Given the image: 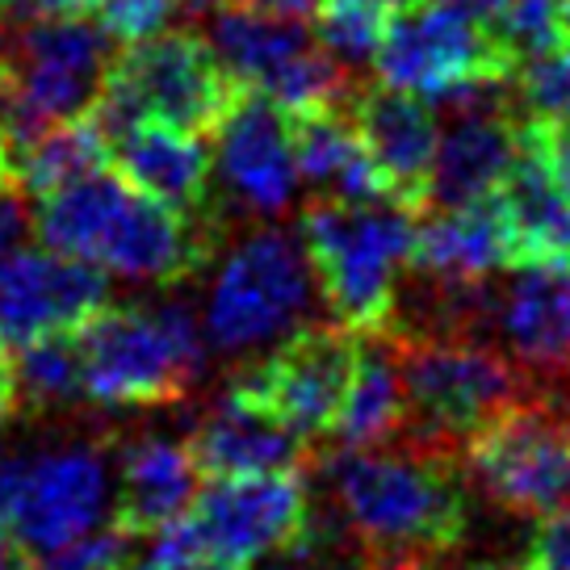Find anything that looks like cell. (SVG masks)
Segmentation results:
<instances>
[{"label": "cell", "mask_w": 570, "mask_h": 570, "mask_svg": "<svg viewBox=\"0 0 570 570\" xmlns=\"http://www.w3.org/2000/svg\"><path fill=\"white\" fill-rule=\"evenodd\" d=\"M399 428H403V377L394 344L386 332H361L353 382L327 428V441L336 449H370L394 441Z\"/></svg>", "instance_id": "cell-26"}, {"label": "cell", "mask_w": 570, "mask_h": 570, "mask_svg": "<svg viewBox=\"0 0 570 570\" xmlns=\"http://www.w3.org/2000/svg\"><path fill=\"white\" fill-rule=\"evenodd\" d=\"M403 377V428L411 445L458 453L524 394L520 365L470 332H386Z\"/></svg>", "instance_id": "cell-4"}, {"label": "cell", "mask_w": 570, "mask_h": 570, "mask_svg": "<svg viewBox=\"0 0 570 570\" xmlns=\"http://www.w3.org/2000/svg\"><path fill=\"white\" fill-rule=\"evenodd\" d=\"M206 42L235 76V85L265 92L289 118L344 106L356 85L353 71L340 68L320 42H311L298 21L265 18L244 4L223 9L210 21Z\"/></svg>", "instance_id": "cell-13"}, {"label": "cell", "mask_w": 570, "mask_h": 570, "mask_svg": "<svg viewBox=\"0 0 570 570\" xmlns=\"http://www.w3.org/2000/svg\"><path fill=\"white\" fill-rule=\"evenodd\" d=\"M311 495L303 470L239 474L197 482L180 517L197 562L223 570H252L268 553L289 550L306 533Z\"/></svg>", "instance_id": "cell-11"}, {"label": "cell", "mask_w": 570, "mask_h": 570, "mask_svg": "<svg viewBox=\"0 0 570 570\" xmlns=\"http://www.w3.org/2000/svg\"><path fill=\"white\" fill-rule=\"evenodd\" d=\"M35 558L21 550V541L0 524V570H30Z\"/></svg>", "instance_id": "cell-39"}, {"label": "cell", "mask_w": 570, "mask_h": 570, "mask_svg": "<svg viewBox=\"0 0 570 570\" xmlns=\"http://www.w3.org/2000/svg\"><path fill=\"white\" fill-rule=\"evenodd\" d=\"M177 0H97V21L114 42H139L156 35L177 13Z\"/></svg>", "instance_id": "cell-33"}, {"label": "cell", "mask_w": 570, "mask_h": 570, "mask_svg": "<svg viewBox=\"0 0 570 570\" xmlns=\"http://www.w3.org/2000/svg\"><path fill=\"white\" fill-rule=\"evenodd\" d=\"M0 185H13V142L4 122H0Z\"/></svg>", "instance_id": "cell-40"}, {"label": "cell", "mask_w": 570, "mask_h": 570, "mask_svg": "<svg viewBox=\"0 0 570 570\" xmlns=\"http://www.w3.org/2000/svg\"><path fill=\"white\" fill-rule=\"evenodd\" d=\"M453 4H462V9H470V13H479V18H495L499 13V4H503V0H453Z\"/></svg>", "instance_id": "cell-41"}, {"label": "cell", "mask_w": 570, "mask_h": 570, "mask_svg": "<svg viewBox=\"0 0 570 570\" xmlns=\"http://www.w3.org/2000/svg\"><path fill=\"white\" fill-rule=\"evenodd\" d=\"M524 570H570V508L546 517V524L537 529L533 546H529Z\"/></svg>", "instance_id": "cell-34"}, {"label": "cell", "mask_w": 570, "mask_h": 570, "mask_svg": "<svg viewBox=\"0 0 570 570\" xmlns=\"http://www.w3.org/2000/svg\"><path fill=\"white\" fill-rule=\"evenodd\" d=\"M142 537L126 533L122 524L109 520L106 529H92L80 541H71L63 550L47 553V558H35L30 570H126L139 553Z\"/></svg>", "instance_id": "cell-31"}, {"label": "cell", "mask_w": 570, "mask_h": 570, "mask_svg": "<svg viewBox=\"0 0 570 570\" xmlns=\"http://www.w3.org/2000/svg\"><path fill=\"white\" fill-rule=\"evenodd\" d=\"M109 164L118 168L126 185H135L164 206L194 214V218H218V197L210 185L214 160L206 135L160 122V118H142L109 139Z\"/></svg>", "instance_id": "cell-19"}, {"label": "cell", "mask_w": 570, "mask_h": 570, "mask_svg": "<svg viewBox=\"0 0 570 570\" xmlns=\"http://www.w3.org/2000/svg\"><path fill=\"white\" fill-rule=\"evenodd\" d=\"M391 4L394 0H320V47L348 71L374 63L391 26Z\"/></svg>", "instance_id": "cell-29"}, {"label": "cell", "mask_w": 570, "mask_h": 570, "mask_svg": "<svg viewBox=\"0 0 570 570\" xmlns=\"http://www.w3.org/2000/svg\"><path fill=\"white\" fill-rule=\"evenodd\" d=\"M520 160V126L503 106L453 109V122L436 139L428 168L424 206H474L491 202Z\"/></svg>", "instance_id": "cell-20"}, {"label": "cell", "mask_w": 570, "mask_h": 570, "mask_svg": "<svg viewBox=\"0 0 570 570\" xmlns=\"http://www.w3.org/2000/svg\"><path fill=\"white\" fill-rule=\"evenodd\" d=\"M35 235V210L26 206V194L18 185H0V256L26 248Z\"/></svg>", "instance_id": "cell-35"}, {"label": "cell", "mask_w": 570, "mask_h": 570, "mask_svg": "<svg viewBox=\"0 0 570 570\" xmlns=\"http://www.w3.org/2000/svg\"><path fill=\"white\" fill-rule=\"evenodd\" d=\"M214 173L223 194L252 218H277L298 194L289 114L265 92L244 89L214 126Z\"/></svg>", "instance_id": "cell-16"}, {"label": "cell", "mask_w": 570, "mask_h": 570, "mask_svg": "<svg viewBox=\"0 0 570 570\" xmlns=\"http://www.w3.org/2000/svg\"><path fill=\"white\" fill-rule=\"evenodd\" d=\"M470 479L491 503L517 517H553L570 508V407L524 403L495 415L465 445Z\"/></svg>", "instance_id": "cell-12"}, {"label": "cell", "mask_w": 570, "mask_h": 570, "mask_svg": "<svg viewBox=\"0 0 570 570\" xmlns=\"http://www.w3.org/2000/svg\"><path fill=\"white\" fill-rule=\"evenodd\" d=\"M85 394L97 407H173L197 386L210 361L202 320L185 303L101 306L76 327Z\"/></svg>", "instance_id": "cell-3"}, {"label": "cell", "mask_w": 570, "mask_h": 570, "mask_svg": "<svg viewBox=\"0 0 570 570\" xmlns=\"http://www.w3.org/2000/svg\"><path fill=\"white\" fill-rule=\"evenodd\" d=\"M491 30L517 63L553 55L570 38V0H503Z\"/></svg>", "instance_id": "cell-30"}, {"label": "cell", "mask_w": 570, "mask_h": 570, "mask_svg": "<svg viewBox=\"0 0 570 570\" xmlns=\"http://www.w3.org/2000/svg\"><path fill=\"white\" fill-rule=\"evenodd\" d=\"M109 164V142L97 130L89 114L85 118H68L47 130H38L35 139H26L13 151V185L26 197H42L68 185L76 177H89L97 168Z\"/></svg>", "instance_id": "cell-27"}, {"label": "cell", "mask_w": 570, "mask_h": 570, "mask_svg": "<svg viewBox=\"0 0 570 570\" xmlns=\"http://www.w3.org/2000/svg\"><path fill=\"white\" fill-rule=\"evenodd\" d=\"M114 517V462L101 441L0 445V524L30 558L63 550Z\"/></svg>", "instance_id": "cell-9"}, {"label": "cell", "mask_w": 570, "mask_h": 570, "mask_svg": "<svg viewBox=\"0 0 570 570\" xmlns=\"http://www.w3.org/2000/svg\"><path fill=\"white\" fill-rule=\"evenodd\" d=\"M344 109H348L370 160L377 164V173L386 180L394 206H407L411 214L424 210L428 168H432L436 139H441L436 109L428 106L424 97L391 89L382 80L353 85Z\"/></svg>", "instance_id": "cell-18"}, {"label": "cell", "mask_w": 570, "mask_h": 570, "mask_svg": "<svg viewBox=\"0 0 570 570\" xmlns=\"http://www.w3.org/2000/svg\"><path fill=\"white\" fill-rule=\"evenodd\" d=\"M109 59L114 38L89 13L0 26V122L13 151L47 126L85 118L106 85Z\"/></svg>", "instance_id": "cell-8"}, {"label": "cell", "mask_w": 570, "mask_h": 570, "mask_svg": "<svg viewBox=\"0 0 570 570\" xmlns=\"http://www.w3.org/2000/svg\"><path fill=\"white\" fill-rule=\"evenodd\" d=\"M294 135V164L298 180H311L320 197L336 202H391V189L370 160L365 142L356 135L348 109H315L303 118H289Z\"/></svg>", "instance_id": "cell-24"}, {"label": "cell", "mask_w": 570, "mask_h": 570, "mask_svg": "<svg viewBox=\"0 0 570 570\" xmlns=\"http://www.w3.org/2000/svg\"><path fill=\"white\" fill-rule=\"evenodd\" d=\"M407 265L428 285H445V289H474L495 268L517 265L512 235H508L495 197L474 202V206H449V210L415 223Z\"/></svg>", "instance_id": "cell-22"}, {"label": "cell", "mask_w": 570, "mask_h": 570, "mask_svg": "<svg viewBox=\"0 0 570 570\" xmlns=\"http://www.w3.org/2000/svg\"><path fill=\"white\" fill-rule=\"evenodd\" d=\"M189 570H223V567H210V562H194Z\"/></svg>", "instance_id": "cell-44"}, {"label": "cell", "mask_w": 570, "mask_h": 570, "mask_svg": "<svg viewBox=\"0 0 570 570\" xmlns=\"http://www.w3.org/2000/svg\"><path fill=\"white\" fill-rule=\"evenodd\" d=\"M35 232L42 248L89 261L101 273L173 285L206 268L223 223L173 210L118 173L97 168L38 197Z\"/></svg>", "instance_id": "cell-2"}, {"label": "cell", "mask_w": 570, "mask_h": 570, "mask_svg": "<svg viewBox=\"0 0 570 570\" xmlns=\"http://www.w3.org/2000/svg\"><path fill=\"white\" fill-rule=\"evenodd\" d=\"M524 106L537 114V122H567L570 118V38L553 55L529 59L524 80Z\"/></svg>", "instance_id": "cell-32"}, {"label": "cell", "mask_w": 570, "mask_h": 570, "mask_svg": "<svg viewBox=\"0 0 570 570\" xmlns=\"http://www.w3.org/2000/svg\"><path fill=\"white\" fill-rule=\"evenodd\" d=\"M315 273L303 244L277 227H256L235 244L206 289L202 332L218 356H256L303 327Z\"/></svg>", "instance_id": "cell-10"}, {"label": "cell", "mask_w": 570, "mask_h": 570, "mask_svg": "<svg viewBox=\"0 0 570 570\" xmlns=\"http://www.w3.org/2000/svg\"><path fill=\"white\" fill-rule=\"evenodd\" d=\"M106 303V273L89 261L30 244L0 256V356L85 327Z\"/></svg>", "instance_id": "cell-15"}, {"label": "cell", "mask_w": 570, "mask_h": 570, "mask_svg": "<svg viewBox=\"0 0 570 570\" xmlns=\"http://www.w3.org/2000/svg\"><path fill=\"white\" fill-rule=\"evenodd\" d=\"M4 9H13V0H0V13H4Z\"/></svg>", "instance_id": "cell-45"}, {"label": "cell", "mask_w": 570, "mask_h": 570, "mask_svg": "<svg viewBox=\"0 0 570 570\" xmlns=\"http://www.w3.org/2000/svg\"><path fill=\"white\" fill-rule=\"evenodd\" d=\"M9 374H13V394H18L21 411L47 415V411H71L89 403L76 332L42 336L18 353H9Z\"/></svg>", "instance_id": "cell-28"}, {"label": "cell", "mask_w": 570, "mask_h": 570, "mask_svg": "<svg viewBox=\"0 0 570 570\" xmlns=\"http://www.w3.org/2000/svg\"><path fill=\"white\" fill-rule=\"evenodd\" d=\"M332 524L374 562L424 570L470 529V503L449 453L394 436L323 458Z\"/></svg>", "instance_id": "cell-1"}, {"label": "cell", "mask_w": 570, "mask_h": 570, "mask_svg": "<svg viewBox=\"0 0 570 570\" xmlns=\"http://www.w3.org/2000/svg\"><path fill=\"white\" fill-rule=\"evenodd\" d=\"M356 340L361 332L332 327V323L294 327L268 348V356L252 361L232 386L248 394L252 403H261L277 424L289 428L306 445L327 441V428L353 382Z\"/></svg>", "instance_id": "cell-14"}, {"label": "cell", "mask_w": 570, "mask_h": 570, "mask_svg": "<svg viewBox=\"0 0 570 570\" xmlns=\"http://www.w3.org/2000/svg\"><path fill=\"white\" fill-rule=\"evenodd\" d=\"M479 320L520 374H570V256L517 261L495 294L482 289Z\"/></svg>", "instance_id": "cell-17"}, {"label": "cell", "mask_w": 570, "mask_h": 570, "mask_svg": "<svg viewBox=\"0 0 570 570\" xmlns=\"http://www.w3.org/2000/svg\"><path fill=\"white\" fill-rule=\"evenodd\" d=\"M356 570H407V567H391V562H374V558H361Z\"/></svg>", "instance_id": "cell-43"}, {"label": "cell", "mask_w": 570, "mask_h": 570, "mask_svg": "<svg viewBox=\"0 0 570 570\" xmlns=\"http://www.w3.org/2000/svg\"><path fill=\"white\" fill-rule=\"evenodd\" d=\"M189 458L202 479H239V474H277V470H303L306 441L282 428L261 403L227 386L202 411L189 432Z\"/></svg>", "instance_id": "cell-21"}, {"label": "cell", "mask_w": 570, "mask_h": 570, "mask_svg": "<svg viewBox=\"0 0 570 570\" xmlns=\"http://www.w3.org/2000/svg\"><path fill=\"white\" fill-rule=\"evenodd\" d=\"M374 63L382 85L449 114L503 106V85L517 68L491 21L453 0H415L391 13Z\"/></svg>", "instance_id": "cell-6"}, {"label": "cell", "mask_w": 570, "mask_h": 570, "mask_svg": "<svg viewBox=\"0 0 570 570\" xmlns=\"http://www.w3.org/2000/svg\"><path fill=\"white\" fill-rule=\"evenodd\" d=\"M252 13H265V18H282V21H306L315 18L320 0H235Z\"/></svg>", "instance_id": "cell-38"}, {"label": "cell", "mask_w": 570, "mask_h": 570, "mask_svg": "<svg viewBox=\"0 0 570 570\" xmlns=\"http://www.w3.org/2000/svg\"><path fill=\"white\" fill-rule=\"evenodd\" d=\"M197 474L194 458L185 441L173 436H135L126 441L114 465V524H122L126 533L151 537L164 524L185 517L189 499H194Z\"/></svg>", "instance_id": "cell-23"}, {"label": "cell", "mask_w": 570, "mask_h": 570, "mask_svg": "<svg viewBox=\"0 0 570 570\" xmlns=\"http://www.w3.org/2000/svg\"><path fill=\"white\" fill-rule=\"evenodd\" d=\"M239 92L244 85H235V76L223 68V59L202 35L156 30L114 51L89 118L106 135V142L142 118L210 135Z\"/></svg>", "instance_id": "cell-7"}, {"label": "cell", "mask_w": 570, "mask_h": 570, "mask_svg": "<svg viewBox=\"0 0 570 570\" xmlns=\"http://www.w3.org/2000/svg\"><path fill=\"white\" fill-rule=\"evenodd\" d=\"M21 18H76V13H92L97 0H13Z\"/></svg>", "instance_id": "cell-37"}, {"label": "cell", "mask_w": 570, "mask_h": 570, "mask_svg": "<svg viewBox=\"0 0 570 570\" xmlns=\"http://www.w3.org/2000/svg\"><path fill=\"white\" fill-rule=\"evenodd\" d=\"M541 160L550 164V173L570 189V118L567 122H529Z\"/></svg>", "instance_id": "cell-36"}, {"label": "cell", "mask_w": 570, "mask_h": 570, "mask_svg": "<svg viewBox=\"0 0 570 570\" xmlns=\"http://www.w3.org/2000/svg\"><path fill=\"white\" fill-rule=\"evenodd\" d=\"M180 9H189V13H206V9H214V4H223V0H177Z\"/></svg>", "instance_id": "cell-42"}, {"label": "cell", "mask_w": 570, "mask_h": 570, "mask_svg": "<svg viewBox=\"0 0 570 570\" xmlns=\"http://www.w3.org/2000/svg\"><path fill=\"white\" fill-rule=\"evenodd\" d=\"M415 214L394 202L315 197L303 210V252L340 327L386 332L399 306V273L411 261Z\"/></svg>", "instance_id": "cell-5"}, {"label": "cell", "mask_w": 570, "mask_h": 570, "mask_svg": "<svg viewBox=\"0 0 570 570\" xmlns=\"http://www.w3.org/2000/svg\"><path fill=\"white\" fill-rule=\"evenodd\" d=\"M495 206L508 223L517 261L570 256V189L541 160L529 122L520 126V160L499 185Z\"/></svg>", "instance_id": "cell-25"}]
</instances>
